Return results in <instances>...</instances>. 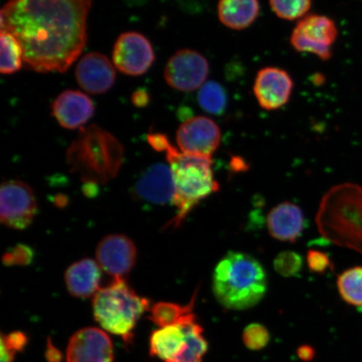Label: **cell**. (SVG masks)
<instances>
[{"label":"cell","mask_w":362,"mask_h":362,"mask_svg":"<svg viewBox=\"0 0 362 362\" xmlns=\"http://www.w3.org/2000/svg\"><path fill=\"white\" fill-rule=\"evenodd\" d=\"M293 88V80L286 71L269 66L257 72L253 93L262 108L274 111L286 105Z\"/></svg>","instance_id":"7c38bea8"},{"label":"cell","mask_w":362,"mask_h":362,"mask_svg":"<svg viewBox=\"0 0 362 362\" xmlns=\"http://www.w3.org/2000/svg\"><path fill=\"white\" fill-rule=\"evenodd\" d=\"M260 12L259 0H219L217 13L221 24L242 30L252 25Z\"/></svg>","instance_id":"44dd1931"},{"label":"cell","mask_w":362,"mask_h":362,"mask_svg":"<svg viewBox=\"0 0 362 362\" xmlns=\"http://www.w3.org/2000/svg\"><path fill=\"white\" fill-rule=\"evenodd\" d=\"M37 203L33 189L21 180L2 184L0 192V218L8 228L22 230L33 223Z\"/></svg>","instance_id":"9c48e42d"},{"label":"cell","mask_w":362,"mask_h":362,"mask_svg":"<svg viewBox=\"0 0 362 362\" xmlns=\"http://www.w3.org/2000/svg\"><path fill=\"white\" fill-rule=\"evenodd\" d=\"M149 301L139 296L124 278L113 279L99 288L93 301L94 318L102 328L129 342L140 317L148 310Z\"/></svg>","instance_id":"8992f818"},{"label":"cell","mask_w":362,"mask_h":362,"mask_svg":"<svg viewBox=\"0 0 362 362\" xmlns=\"http://www.w3.org/2000/svg\"><path fill=\"white\" fill-rule=\"evenodd\" d=\"M151 42L142 34L126 33L117 39L112 51L113 65L125 75L146 74L155 62Z\"/></svg>","instance_id":"30bf717a"},{"label":"cell","mask_w":362,"mask_h":362,"mask_svg":"<svg viewBox=\"0 0 362 362\" xmlns=\"http://www.w3.org/2000/svg\"><path fill=\"white\" fill-rule=\"evenodd\" d=\"M1 42V64L0 72L3 75L16 74L21 69L24 63L23 49L17 39L8 31L1 30L0 33Z\"/></svg>","instance_id":"603a6c76"},{"label":"cell","mask_w":362,"mask_h":362,"mask_svg":"<svg viewBox=\"0 0 362 362\" xmlns=\"http://www.w3.org/2000/svg\"><path fill=\"white\" fill-rule=\"evenodd\" d=\"M93 0H8L0 13L1 30L17 39L29 69L65 72L87 43Z\"/></svg>","instance_id":"6da1fadb"},{"label":"cell","mask_w":362,"mask_h":362,"mask_svg":"<svg viewBox=\"0 0 362 362\" xmlns=\"http://www.w3.org/2000/svg\"><path fill=\"white\" fill-rule=\"evenodd\" d=\"M148 142L153 148L158 152H165L170 142L165 134L160 133L149 134L148 135Z\"/></svg>","instance_id":"1f68e13d"},{"label":"cell","mask_w":362,"mask_h":362,"mask_svg":"<svg viewBox=\"0 0 362 362\" xmlns=\"http://www.w3.org/2000/svg\"><path fill=\"white\" fill-rule=\"evenodd\" d=\"M297 354L302 361H310L314 358L315 351L313 348L309 346H302L298 348Z\"/></svg>","instance_id":"836d02e7"},{"label":"cell","mask_w":362,"mask_h":362,"mask_svg":"<svg viewBox=\"0 0 362 362\" xmlns=\"http://www.w3.org/2000/svg\"><path fill=\"white\" fill-rule=\"evenodd\" d=\"M221 137L219 126L214 120L197 116L180 126L176 133V142L181 152L211 158L220 146Z\"/></svg>","instance_id":"8fae6325"},{"label":"cell","mask_w":362,"mask_h":362,"mask_svg":"<svg viewBox=\"0 0 362 362\" xmlns=\"http://www.w3.org/2000/svg\"><path fill=\"white\" fill-rule=\"evenodd\" d=\"M209 71V62L202 54L182 49L167 62L164 76L170 88L180 92H193L206 83Z\"/></svg>","instance_id":"ba28073f"},{"label":"cell","mask_w":362,"mask_h":362,"mask_svg":"<svg viewBox=\"0 0 362 362\" xmlns=\"http://www.w3.org/2000/svg\"><path fill=\"white\" fill-rule=\"evenodd\" d=\"M52 115L62 128H81L92 119L94 104L88 95L76 90H66L53 102Z\"/></svg>","instance_id":"e0dca14e"},{"label":"cell","mask_w":362,"mask_h":362,"mask_svg":"<svg viewBox=\"0 0 362 362\" xmlns=\"http://www.w3.org/2000/svg\"><path fill=\"white\" fill-rule=\"evenodd\" d=\"M57 350L55 348H51L49 347L48 350V359L49 362H59L60 361V356H59V352L56 355L55 353H57Z\"/></svg>","instance_id":"e575fe53"},{"label":"cell","mask_w":362,"mask_h":362,"mask_svg":"<svg viewBox=\"0 0 362 362\" xmlns=\"http://www.w3.org/2000/svg\"><path fill=\"white\" fill-rule=\"evenodd\" d=\"M96 257L100 268L113 279L124 278L134 268L137 249L124 235H110L99 243Z\"/></svg>","instance_id":"5bb4252c"},{"label":"cell","mask_w":362,"mask_h":362,"mask_svg":"<svg viewBox=\"0 0 362 362\" xmlns=\"http://www.w3.org/2000/svg\"><path fill=\"white\" fill-rule=\"evenodd\" d=\"M76 78L81 89L88 93H106L115 85V67L106 56L90 52L81 57L76 65Z\"/></svg>","instance_id":"9a60e30c"},{"label":"cell","mask_w":362,"mask_h":362,"mask_svg":"<svg viewBox=\"0 0 362 362\" xmlns=\"http://www.w3.org/2000/svg\"><path fill=\"white\" fill-rule=\"evenodd\" d=\"M312 0H269L272 10L280 19L294 21L304 17L311 7Z\"/></svg>","instance_id":"484cf974"},{"label":"cell","mask_w":362,"mask_h":362,"mask_svg":"<svg viewBox=\"0 0 362 362\" xmlns=\"http://www.w3.org/2000/svg\"><path fill=\"white\" fill-rule=\"evenodd\" d=\"M274 266L275 271L283 277H296L303 269V257L296 252L284 251L275 257Z\"/></svg>","instance_id":"83f0119b"},{"label":"cell","mask_w":362,"mask_h":362,"mask_svg":"<svg viewBox=\"0 0 362 362\" xmlns=\"http://www.w3.org/2000/svg\"><path fill=\"white\" fill-rule=\"evenodd\" d=\"M194 297L187 305H180L175 303L160 302L151 308L149 320L161 327H169L180 322L185 315L192 313Z\"/></svg>","instance_id":"d4e9b609"},{"label":"cell","mask_w":362,"mask_h":362,"mask_svg":"<svg viewBox=\"0 0 362 362\" xmlns=\"http://www.w3.org/2000/svg\"><path fill=\"white\" fill-rule=\"evenodd\" d=\"M149 96L146 90L139 89L132 95V103L134 106L144 107L148 105Z\"/></svg>","instance_id":"d6a6232c"},{"label":"cell","mask_w":362,"mask_h":362,"mask_svg":"<svg viewBox=\"0 0 362 362\" xmlns=\"http://www.w3.org/2000/svg\"><path fill=\"white\" fill-rule=\"evenodd\" d=\"M101 277V268L98 262L84 259L67 269L65 282L72 296L88 298L99 291Z\"/></svg>","instance_id":"ffe728a7"},{"label":"cell","mask_w":362,"mask_h":362,"mask_svg":"<svg viewBox=\"0 0 362 362\" xmlns=\"http://www.w3.org/2000/svg\"><path fill=\"white\" fill-rule=\"evenodd\" d=\"M337 35L336 23L330 18L309 15L297 23L291 43L298 52L314 54L321 60L328 61L332 57V47Z\"/></svg>","instance_id":"52a82bcc"},{"label":"cell","mask_w":362,"mask_h":362,"mask_svg":"<svg viewBox=\"0 0 362 362\" xmlns=\"http://www.w3.org/2000/svg\"><path fill=\"white\" fill-rule=\"evenodd\" d=\"M124 151L115 136L97 125L81 129L67 151L72 170L83 179L104 183L119 170Z\"/></svg>","instance_id":"5b68a950"},{"label":"cell","mask_w":362,"mask_h":362,"mask_svg":"<svg viewBox=\"0 0 362 362\" xmlns=\"http://www.w3.org/2000/svg\"><path fill=\"white\" fill-rule=\"evenodd\" d=\"M306 261L308 267L313 273L324 274L332 268V262L327 253L315 250V249L308 251Z\"/></svg>","instance_id":"f546056e"},{"label":"cell","mask_w":362,"mask_h":362,"mask_svg":"<svg viewBox=\"0 0 362 362\" xmlns=\"http://www.w3.org/2000/svg\"><path fill=\"white\" fill-rule=\"evenodd\" d=\"M268 279L259 260L247 253L229 252L216 266L212 276L215 297L226 309L243 310L264 297Z\"/></svg>","instance_id":"7a4b0ae2"},{"label":"cell","mask_w":362,"mask_h":362,"mask_svg":"<svg viewBox=\"0 0 362 362\" xmlns=\"http://www.w3.org/2000/svg\"><path fill=\"white\" fill-rule=\"evenodd\" d=\"M113 357L110 337L98 328L81 329L68 343L66 362H112Z\"/></svg>","instance_id":"4fadbf2b"},{"label":"cell","mask_w":362,"mask_h":362,"mask_svg":"<svg viewBox=\"0 0 362 362\" xmlns=\"http://www.w3.org/2000/svg\"><path fill=\"white\" fill-rule=\"evenodd\" d=\"M27 344V337L24 333L15 332L8 334H2L1 347L13 353L20 352L24 349Z\"/></svg>","instance_id":"4dcf8cb0"},{"label":"cell","mask_w":362,"mask_h":362,"mask_svg":"<svg viewBox=\"0 0 362 362\" xmlns=\"http://www.w3.org/2000/svg\"><path fill=\"white\" fill-rule=\"evenodd\" d=\"M197 101L204 111L211 115H219L228 105V95L225 88L216 81H206L199 89Z\"/></svg>","instance_id":"cb8c5ba5"},{"label":"cell","mask_w":362,"mask_h":362,"mask_svg":"<svg viewBox=\"0 0 362 362\" xmlns=\"http://www.w3.org/2000/svg\"><path fill=\"white\" fill-rule=\"evenodd\" d=\"M269 339V330L260 324L249 325L243 333L244 345L252 351L264 349L268 345Z\"/></svg>","instance_id":"f1b7e54d"},{"label":"cell","mask_w":362,"mask_h":362,"mask_svg":"<svg viewBox=\"0 0 362 362\" xmlns=\"http://www.w3.org/2000/svg\"><path fill=\"white\" fill-rule=\"evenodd\" d=\"M196 321L193 313L185 315L179 323L155 330L151 337V354L165 362L177 358L187 351L191 328Z\"/></svg>","instance_id":"2e32d148"},{"label":"cell","mask_w":362,"mask_h":362,"mask_svg":"<svg viewBox=\"0 0 362 362\" xmlns=\"http://www.w3.org/2000/svg\"><path fill=\"white\" fill-rule=\"evenodd\" d=\"M168 160L175 184L173 204L177 214L168 226L177 228L199 202L218 191L211 157L189 155L171 144L167 147Z\"/></svg>","instance_id":"277c9868"},{"label":"cell","mask_w":362,"mask_h":362,"mask_svg":"<svg viewBox=\"0 0 362 362\" xmlns=\"http://www.w3.org/2000/svg\"><path fill=\"white\" fill-rule=\"evenodd\" d=\"M319 232L325 240L362 255V187L354 183L330 189L316 215Z\"/></svg>","instance_id":"3957f363"},{"label":"cell","mask_w":362,"mask_h":362,"mask_svg":"<svg viewBox=\"0 0 362 362\" xmlns=\"http://www.w3.org/2000/svg\"><path fill=\"white\" fill-rule=\"evenodd\" d=\"M305 224V216L300 207L292 202L279 204L267 216L269 234L281 242H296L301 237Z\"/></svg>","instance_id":"d6986e66"},{"label":"cell","mask_w":362,"mask_h":362,"mask_svg":"<svg viewBox=\"0 0 362 362\" xmlns=\"http://www.w3.org/2000/svg\"><path fill=\"white\" fill-rule=\"evenodd\" d=\"M134 194L140 200L158 205L173 202L175 184L170 167L164 164L149 167L136 183Z\"/></svg>","instance_id":"ac0fdd59"},{"label":"cell","mask_w":362,"mask_h":362,"mask_svg":"<svg viewBox=\"0 0 362 362\" xmlns=\"http://www.w3.org/2000/svg\"><path fill=\"white\" fill-rule=\"evenodd\" d=\"M208 345L203 336V329L197 321L192 325L189 346L182 355L170 362H202Z\"/></svg>","instance_id":"4316f807"},{"label":"cell","mask_w":362,"mask_h":362,"mask_svg":"<svg viewBox=\"0 0 362 362\" xmlns=\"http://www.w3.org/2000/svg\"><path fill=\"white\" fill-rule=\"evenodd\" d=\"M337 288L344 301L362 308V266L353 267L339 274Z\"/></svg>","instance_id":"7402d4cb"}]
</instances>
